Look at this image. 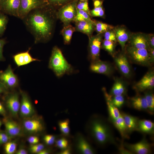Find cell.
<instances>
[{
    "label": "cell",
    "mask_w": 154,
    "mask_h": 154,
    "mask_svg": "<svg viewBox=\"0 0 154 154\" xmlns=\"http://www.w3.org/2000/svg\"><path fill=\"white\" fill-rule=\"evenodd\" d=\"M9 137L6 132H0V145L5 144L8 142Z\"/></svg>",
    "instance_id": "f6af8a7d"
},
{
    "label": "cell",
    "mask_w": 154,
    "mask_h": 154,
    "mask_svg": "<svg viewBox=\"0 0 154 154\" xmlns=\"http://www.w3.org/2000/svg\"><path fill=\"white\" fill-rule=\"evenodd\" d=\"M125 85L121 79H116L112 88L110 95L112 96L123 95L126 91Z\"/></svg>",
    "instance_id": "4316f807"
},
{
    "label": "cell",
    "mask_w": 154,
    "mask_h": 154,
    "mask_svg": "<svg viewBox=\"0 0 154 154\" xmlns=\"http://www.w3.org/2000/svg\"><path fill=\"white\" fill-rule=\"evenodd\" d=\"M112 122L114 126L118 130L123 138H128V133L125 125L123 118L120 114L119 117Z\"/></svg>",
    "instance_id": "83f0119b"
},
{
    "label": "cell",
    "mask_w": 154,
    "mask_h": 154,
    "mask_svg": "<svg viewBox=\"0 0 154 154\" xmlns=\"http://www.w3.org/2000/svg\"><path fill=\"white\" fill-rule=\"evenodd\" d=\"M48 67L58 77L75 72L73 67L67 62L60 49L56 46L52 49Z\"/></svg>",
    "instance_id": "3957f363"
},
{
    "label": "cell",
    "mask_w": 154,
    "mask_h": 154,
    "mask_svg": "<svg viewBox=\"0 0 154 154\" xmlns=\"http://www.w3.org/2000/svg\"><path fill=\"white\" fill-rule=\"evenodd\" d=\"M130 100L131 106L134 109L149 113L148 106L144 96H136L131 98Z\"/></svg>",
    "instance_id": "603a6c76"
},
{
    "label": "cell",
    "mask_w": 154,
    "mask_h": 154,
    "mask_svg": "<svg viewBox=\"0 0 154 154\" xmlns=\"http://www.w3.org/2000/svg\"><path fill=\"white\" fill-rule=\"evenodd\" d=\"M20 3V0H2L0 4V12L18 17Z\"/></svg>",
    "instance_id": "30bf717a"
},
{
    "label": "cell",
    "mask_w": 154,
    "mask_h": 154,
    "mask_svg": "<svg viewBox=\"0 0 154 154\" xmlns=\"http://www.w3.org/2000/svg\"><path fill=\"white\" fill-rule=\"evenodd\" d=\"M104 33L105 40L112 41L116 42L117 41L113 29L108 30Z\"/></svg>",
    "instance_id": "ab89813d"
},
{
    "label": "cell",
    "mask_w": 154,
    "mask_h": 154,
    "mask_svg": "<svg viewBox=\"0 0 154 154\" xmlns=\"http://www.w3.org/2000/svg\"><path fill=\"white\" fill-rule=\"evenodd\" d=\"M1 125H2V123H1V121L0 120V128L1 126Z\"/></svg>",
    "instance_id": "680465c9"
},
{
    "label": "cell",
    "mask_w": 154,
    "mask_h": 154,
    "mask_svg": "<svg viewBox=\"0 0 154 154\" xmlns=\"http://www.w3.org/2000/svg\"><path fill=\"white\" fill-rule=\"evenodd\" d=\"M144 96L147 104L149 113L153 114L154 110V95L151 91H147L145 92Z\"/></svg>",
    "instance_id": "1f68e13d"
},
{
    "label": "cell",
    "mask_w": 154,
    "mask_h": 154,
    "mask_svg": "<svg viewBox=\"0 0 154 154\" xmlns=\"http://www.w3.org/2000/svg\"><path fill=\"white\" fill-rule=\"evenodd\" d=\"M28 141L30 143L33 145L38 143L39 141V139L36 136H31L28 139Z\"/></svg>",
    "instance_id": "c3c4849f"
},
{
    "label": "cell",
    "mask_w": 154,
    "mask_h": 154,
    "mask_svg": "<svg viewBox=\"0 0 154 154\" xmlns=\"http://www.w3.org/2000/svg\"><path fill=\"white\" fill-rule=\"evenodd\" d=\"M130 46L138 49H146L149 50L150 48L147 35L140 33L131 34L128 40Z\"/></svg>",
    "instance_id": "7c38bea8"
},
{
    "label": "cell",
    "mask_w": 154,
    "mask_h": 154,
    "mask_svg": "<svg viewBox=\"0 0 154 154\" xmlns=\"http://www.w3.org/2000/svg\"><path fill=\"white\" fill-rule=\"evenodd\" d=\"M61 154H70L71 153L70 150L69 149H66L60 152Z\"/></svg>",
    "instance_id": "db71d44e"
},
{
    "label": "cell",
    "mask_w": 154,
    "mask_h": 154,
    "mask_svg": "<svg viewBox=\"0 0 154 154\" xmlns=\"http://www.w3.org/2000/svg\"><path fill=\"white\" fill-rule=\"evenodd\" d=\"M0 82L8 89L17 87L19 84L18 80L11 68L9 65L5 70L0 71Z\"/></svg>",
    "instance_id": "9c48e42d"
},
{
    "label": "cell",
    "mask_w": 154,
    "mask_h": 154,
    "mask_svg": "<svg viewBox=\"0 0 154 154\" xmlns=\"http://www.w3.org/2000/svg\"><path fill=\"white\" fill-rule=\"evenodd\" d=\"M4 123L5 132L10 137L21 135L22 132L21 127L16 122L8 119L5 120Z\"/></svg>",
    "instance_id": "44dd1931"
},
{
    "label": "cell",
    "mask_w": 154,
    "mask_h": 154,
    "mask_svg": "<svg viewBox=\"0 0 154 154\" xmlns=\"http://www.w3.org/2000/svg\"><path fill=\"white\" fill-rule=\"evenodd\" d=\"M65 25L61 31V33L63 37L64 44H68L70 42L75 28L70 24Z\"/></svg>",
    "instance_id": "f1b7e54d"
},
{
    "label": "cell",
    "mask_w": 154,
    "mask_h": 154,
    "mask_svg": "<svg viewBox=\"0 0 154 154\" xmlns=\"http://www.w3.org/2000/svg\"><path fill=\"white\" fill-rule=\"evenodd\" d=\"M126 51L128 57L133 62L143 66L151 65L148 50L137 48L129 46L127 47Z\"/></svg>",
    "instance_id": "277c9868"
},
{
    "label": "cell",
    "mask_w": 154,
    "mask_h": 154,
    "mask_svg": "<svg viewBox=\"0 0 154 154\" xmlns=\"http://www.w3.org/2000/svg\"><path fill=\"white\" fill-rule=\"evenodd\" d=\"M123 116L129 133L135 131H137L139 119L126 113L121 112V114Z\"/></svg>",
    "instance_id": "cb8c5ba5"
},
{
    "label": "cell",
    "mask_w": 154,
    "mask_h": 154,
    "mask_svg": "<svg viewBox=\"0 0 154 154\" xmlns=\"http://www.w3.org/2000/svg\"><path fill=\"white\" fill-rule=\"evenodd\" d=\"M77 2L78 0H74L61 7L57 12V18L65 25L74 21L77 12Z\"/></svg>",
    "instance_id": "5b68a950"
},
{
    "label": "cell",
    "mask_w": 154,
    "mask_h": 154,
    "mask_svg": "<svg viewBox=\"0 0 154 154\" xmlns=\"http://www.w3.org/2000/svg\"><path fill=\"white\" fill-rule=\"evenodd\" d=\"M90 14L91 16L93 17H103L104 15V11L102 6L94 8L93 9L90 11Z\"/></svg>",
    "instance_id": "f35d334b"
},
{
    "label": "cell",
    "mask_w": 154,
    "mask_h": 154,
    "mask_svg": "<svg viewBox=\"0 0 154 154\" xmlns=\"http://www.w3.org/2000/svg\"><path fill=\"white\" fill-rule=\"evenodd\" d=\"M58 125L61 132L64 135H68L70 131L69 120L66 119L59 121Z\"/></svg>",
    "instance_id": "e575fe53"
},
{
    "label": "cell",
    "mask_w": 154,
    "mask_h": 154,
    "mask_svg": "<svg viewBox=\"0 0 154 154\" xmlns=\"http://www.w3.org/2000/svg\"><path fill=\"white\" fill-rule=\"evenodd\" d=\"M102 38V34H98L89 37L88 57L91 62L100 59Z\"/></svg>",
    "instance_id": "52a82bcc"
},
{
    "label": "cell",
    "mask_w": 154,
    "mask_h": 154,
    "mask_svg": "<svg viewBox=\"0 0 154 154\" xmlns=\"http://www.w3.org/2000/svg\"><path fill=\"white\" fill-rule=\"evenodd\" d=\"M8 20L6 15L0 12V38L2 36L6 29Z\"/></svg>",
    "instance_id": "836d02e7"
},
{
    "label": "cell",
    "mask_w": 154,
    "mask_h": 154,
    "mask_svg": "<svg viewBox=\"0 0 154 154\" xmlns=\"http://www.w3.org/2000/svg\"><path fill=\"white\" fill-rule=\"evenodd\" d=\"M17 145L14 142H7L5 144V151L7 154H12L14 153L16 149Z\"/></svg>",
    "instance_id": "8d00e7d4"
},
{
    "label": "cell",
    "mask_w": 154,
    "mask_h": 154,
    "mask_svg": "<svg viewBox=\"0 0 154 154\" xmlns=\"http://www.w3.org/2000/svg\"><path fill=\"white\" fill-rule=\"evenodd\" d=\"M90 69L93 72L107 76H110L113 71L112 68L109 63L100 59L91 62Z\"/></svg>",
    "instance_id": "5bb4252c"
},
{
    "label": "cell",
    "mask_w": 154,
    "mask_h": 154,
    "mask_svg": "<svg viewBox=\"0 0 154 154\" xmlns=\"http://www.w3.org/2000/svg\"><path fill=\"white\" fill-rule=\"evenodd\" d=\"M55 136L52 135H46L43 137V140L45 143L48 145L53 144L55 141Z\"/></svg>",
    "instance_id": "ee69618b"
},
{
    "label": "cell",
    "mask_w": 154,
    "mask_h": 154,
    "mask_svg": "<svg viewBox=\"0 0 154 154\" xmlns=\"http://www.w3.org/2000/svg\"><path fill=\"white\" fill-rule=\"evenodd\" d=\"M154 86V73L153 71L147 72L133 86L137 92H139L151 90Z\"/></svg>",
    "instance_id": "8fae6325"
},
{
    "label": "cell",
    "mask_w": 154,
    "mask_h": 154,
    "mask_svg": "<svg viewBox=\"0 0 154 154\" xmlns=\"http://www.w3.org/2000/svg\"><path fill=\"white\" fill-rule=\"evenodd\" d=\"M57 18L55 8L48 4L31 10L22 20L33 36L36 44L46 42L50 40Z\"/></svg>",
    "instance_id": "6da1fadb"
},
{
    "label": "cell",
    "mask_w": 154,
    "mask_h": 154,
    "mask_svg": "<svg viewBox=\"0 0 154 154\" xmlns=\"http://www.w3.org/2000/svg\"><path fill=\"white\" fill-rule=\"evenodd\" d=\"M44 146L43 144H36L32 145L30 148V150L32 153H37L38 154L40 151L44 149Z\"/></svg>",
    "instance_id": "7bdbcfd3"
},
{
    "label": "cell",
    "mask_w": 154,
    "mask_h": 154,
    "mask_svg": "<svg viewBox=\"0 0 154 154\" xmlns=\"http://www.w3.org/2000/svg\"><path fill=\"white\" fill-rule=\"evenodd\" d=\"M148 42L150 48H154V36L153 34L147 35Z\"/></svg>",
    "instance_id": "7dc6e473"
},
{
    "label": "cell",
    "mask_w": 154,
    "mask_h": 154,
    "mask_svg": "<svg viewBox=\"0 0 154 154\" xmlns=\"http://www.w3.org/2000/svg\"><path fill=\"white\" fill-rule=\"evenodd\" d=\"M23 125L27 131L37 133L41 131L43 128L42 123L40 120L37 119H28L23 122Z\"/></svg>",
    "instance_id": "d4e9b609"
},
{
    "label": "cell",
    "mask_w": 154,
    "mask_h": 154,
    "mask_svg": "<svg viewBox=\"0 0 154 154\" xmlns=\"http://www.w3.org/2000/svg\"><path fill=\"white\" fill-rule=\"evenodd\" d=\"M49 153V152L47 150H44V149L40 151L38 154H48Z\"/></svg>",
    "instance_id": "11a10c76"
},
{
    "label": "cell",
    "mask_w": 154,
    "mask_h": 154,
    "mask_svg": "<svg viewBox=\"0 0 154 154\" xmlns=\"http://www.w3.org/2000/svg\"><path fill=\"white\" fill-rule=\"evenodd\" d=\"M77 9L83 10L87 12L90 15V11L87 1H80L77 4Z\"/></svg>",
    "instance_id": "60d3db41"
},
{
    "label": "cell",
    "mask_w": 154,
    "mask_h": 154,
    "mask_svg": "<svg viewBox=\"0 0 154 154\" xmlns=\"http://www.w3.org/2000/svg\"><path fill=\"white\" fill-rule=\"evenodd\" d=\"M6 106L12 115L16 116L19 111L20 104L19 96L17 93L9 94L5 99Z\"/></svg>",
    "instance_id": "2e32d148"
},
{
    "label": "cell",
    "mask_w": 154,
    "mask_h": 154,
    "mask_svg": "<svg viewBox=\"0 0 154 154\" xmlns=\"http://www.w3.org/2000/svg\"><path fill=\"white\" fill-rule=\"evenodd\" d=\"M112 97V101L113 104L118 108H119L125 102L124 98L123 95L114 96Z\"/></svg>",
    "instance_id": "d590c367"
},
{
    "label": "cell",
    "mask_w": 154,
    "mask_h": 154,
    "mask_svg": "<svg viewBox=\"0 0 154 154\" xmlns=\"http://www.w3.org/2000/svg\"><path fill=\"white\" fill-rule=\"evenodd\" d=\"M28 152L25 149L21 148L19 149L17 151L16 154H27Z\"/></svg>",
    "instance_id": "f5cc1de1"
},
{
    "label": "cell",
    "mask_w": 154,
    "mask_h": 154,
    "mask_svg": "<svg viewBox=\"0 0 154 154\" xmlns=\"http://www.w3.org/2000/svg\"><path fill=\"white\" fill-rule=\"evenodd\" d=\"M30 48L26 52L17 54L13 56V59L17 65L19 67L28 64L32 62L40 60L33 58L29 53Z\"/></svg>",
    "instance_id": "ffe728a7"
},
{
    "label": "cell",
    "mask_w": 154,
    "mask_h": 154,
    "mask_svg": "<svg viewBox=\"0 0 154 154\" xmlns=\"http://www.w3.org/2000/svg\"><path fill=\"white\" fill-rule=\"evenodd\" d=\"M94 21V29L98 34H103L106 31L113 29L114 27L107 24L99 21Z\"/></svg>",
    "instance_id": "f546056e"
},
{
    "label": "cell",
    "mask_w": 154,
    "mask_h": 154,
    "mask_svg": "<svg viewBox=\"0 0 154 154\" xmlns=\"http://www.w3.org/2000/svg\"><path fill=\"white\" fill-rule=\"evenodd\" d=\"M48 4L47 0H20L18 17L23 20L31 10Z\"/></svg>",
    "instance_id": "8992f818"
},
{
    "label": "cell",
    "mask_w": 154,
    "mask_h": 154,
    "mask_svg": "<svg viewBox=\"0 0 154 154\" xmlns=\"http://www.w3.org/2000/svg\"><path fill=\"white\" fill-rule=\"evenodd\" d=\"M103 1L101 0H93L94 8L97 7L102 6Z\"/></svg>",
    "instance_id": "f907efd6"
},
{
    "label": "cell",
    "mask_w": 154,
    "mask_h": 154,
    "mask_svg": "<svg viewBox=\"0 0 154 154\" xmlns=\"http://www.w3.org/2000/svg\"><path fill=\"white\" fill-rule=\"evenodd\" d=\"M75 30L84 33L90 37L94 29V21H83L76 22Z\"/></svg>",
    "instance_id": "7402d4cb"
},
{
    "label": "cell",
    "mask_w": 154,
    "mask_h": 154,
    "mask_svg": "<svg viewBox=\"0 0 154 154\" xmlns=\"http://www.w3.org/2000/svg\"><path fill=\"white\" fill-rule=\"evenodd\" d=\"M19 110L21 116L25 117H31L35 112L34 108L28 96L24 92L21 93V100Z\"/></svg>",
    "instance_id": "9a60e30c"
},
{
    "label": "cell",
    "mask_w": 154,
    "mask_h": 154,
    "mask_svg": "<svg viewBox=\"0 0 154 154\" xmlns=\"http://www.w3.org/2000/svg\"><path fill=\"white\" fill-rule=\"evenodd\" d=\"M114 61L118 68L125 77L130 78L131 75V70L125 54L121 53L114 57Z\"/></svg>",
    "instance_id": "4fadbf2b"
},
{
    "label": "cell",
    "mask_w": 154,
    "mask_h": 154,
    "mask_svg": "<svg viewBox=\"0 0 154 154\" xmlns=\"http://www.w3.org/2000/svg\"><path fill=\"white\" fill-rule=\"evenodd\" d=\"M6 43V41L5 39L0 38V61H3L5 60L3 54V50Z\"/></svg>",
    "instance_id": "bcb514c9"
},
{
    "label": "cell",
    "mask_w": 154,
    "mask_h": 154,
    "mask_svg": "<svg viewBox=\"0 0 154 154\" xmlns=\"http://www.w3.org/2000/svg\"><path fill=\"white\" fill-rule=\"evenodd\" d=\"M5 113L3 112L0 109V114L4 115Z\"/></svg>",
    "instance_id": "6f0895ef"
},
{
    "label": "cell",
    "mask_w": 154,
    "mask_h": 154,
    "mask_svg": "<svg viewBox=\"0 0 154 154\" xmlns=\"http://www.w3.org/2000/svg\"><path fill=\"white\" fill-rule=\"evenodd\" d=\"M56 145L58 148L62 150L66 149L68 145V141L64 138H62L57 140Z\"/></svg>",
    "instance_id": "b9f144b4"
},
{
    "label": "cell",
    "mask_w": 154,
    "mask_h": 154,
    "mask_svg": "<svg viewBox=\"0 0 154 154\" xmlns=\"http://www.w3.org/2000/svg\"><path fill=\"white\" fill-rule=\"evenodd\" d=\"M116 42L104 39L102 41L101 47L112 56H115Z\"/></svg>",
    "instance_id": "4dcf8cb0"
},
{
    "label": "cell",
    "mask_w": 154,
    "mask_h": 154,
    "mask_svg": "<svg viewBox=\"0 0 154 154\" xmlns=\"http://www.w3.org/2000/svg\"><path fill=\"white\" fill-rule=\"evenodd\" d=\"M137 131L143 133L153 134L154 132V123L149 120H139Z\"/></svg>",
    "instance_id": "484cf974"
},
{
    "label": "cell",
    "mask_w": 154,
    "mask_h": 154,
    "mask_svg": "<svg viewBox=\"0 0 154 154\" xmlns=\"http://www.w3.org/2000/svg\"><path fill=\"white\" fill-rule=\"evenodd\" d=\"M83 21L92 22L94 21L91 19L90 16L87 12L77 9L76 15L74 21L76 22Z\"/></svg>",
    "instance_id": "d6a6232c"
},
{
    "label": "cell",
    "mask_w": 154,
    "mask_h": 154,
    "mask_svg": "<svg viewBox=\"0 0 154 154\" xmlns=\"http://www.w3.org/2000/svg\"><path fill=\"white\" fill-rule=\"evenodd\" d=\"M102 91L106 99L110 119L111 121L114 120L119 117L121 113L118 108L113 104L112 96L107 92L105 88H102Z\"/></svg>",
    "instance_id": "d6986e66"
},
{
    "label": "cell",
    "mask_w": 154,
    "mask_h": 154,
    "mask_svg": "<svg viewBox=\"0 0 154 154\" xmlns=\"http://www.w3.org/2000/svg\"><path fill=\"white\" fill-rule=\"evenodd\" d=\"M7 88L2 83L0 82V94L6 92Z\"/></svg>",
    "instance_id": "816d5d0a"
},
{
    "label": "cell",
    "mask_w": 154,
    "mask_h": 154,
    "mask_svg": "<svg viewBox=\"0 0 154 154\" xmlns=\"http://www.w3.org/2000/svg\"><path fill=\"white\" fill-rule=\"evenodd\" d=\"M123 145L124 147L131 153L148 154L151 152V145L145 138L135 144L124 143Z\"/></svg>",
    "instance_id": "ba28073f"
},
{
    "label": "cell",
    "mask_w": 154,
    "mask_h": 154,
    "mask_svg": "<svg viewBox=\"0 0 154 154\" xmlns=\"http://www.w3.org/2000/svg\"><path fill=\"white\" fill-rule=\"evenodd\" d=\"M2 1V0H0V4H1V1Z\"/></svg>",
    "instance_id": "91938a15"
},
{
    "label": "cell",
    "mask_w": 154,
    "mask_h": 154,
    "mask_svg": "<svg viewBox=\"0 0 154 154\" xmlns=\"http://www.w3.org/2000/svg\"><path fill=\"white\" fill-rule=\"evenodd\" d=\"M117 41L120 44L122 50L125 48L126 42L129 40L131 34L125 27L118 26L113 29Z\"/></svg>",
    "instance_id": "ac0fdd59"
},
{
    "label": "cell",
    "mask_w": 154,
    "mask_h": 154,
    "mask_svg": "<svg viewBox=\"0 0 154 154\" xmlns=\"http://www.w3.org/2000/svg\"><path fill=\"white\" fill-rule=\"evenodd\" d=\"M0 109L4 113H5V111L4 108L2 104L0 102Z\"/></svg>",
    "instance_id": "9f6ffc18"
},
{
    "label": "cell",
    "mask_w": 154,
    "mask_h": 154,
    "mask_svg": "<svg viewBox=\"0 0 154 154\" xmlns=\"http://www.w3.org/2000/svg\"><path fill=\"white\" fill-rule=\"evenodd\" d=\"M76 146L77 151L81 154H93L95 151L92 147L82 135L78 134L76 139Z\"/></svg>",
    "instance_id": "e0dca14e"
},
{
    "label": "cell",
    "mask_w": 154,
    "mask_h": 154,
    "mask_svg": "<svg viewBox=\"0 0 154 154\" xmlns=\"http://www.w3.org/2000/svg\"><path fill=\"white\" fill-rule=\"evenodd\" d=\"M89 133L98 144L103 145L108 143L116 144L111 128L106 121L100 116H95L89 124Z\"/></svg>",
    "instance_id": "7a4b0ae2"
},
{
    "label": "cell",
    "mask_w": 154,
    "mask_h": 154,
    "mask_svg": "<svg viewBox=\"0 0 154 154\" xmlns=\"http://www.w3.org/2000/svg\"><path fill=\"white\" fill-rule=\"evenodd\" d=\"M48 3L54 7H61L74 0H47Z\"/></svg>",
    "instance_id": "74e56055"
},
{
    "label": "cell",
    "mask_w": 154,
    "mask_h": 154,
    "mask_svg": "<svg viewBox=\"0 0 154 154\" xmlns=\"http://www.w3.org/2000/svg\"><path fill=\"white\" fill-rule=\"evenodd\" d=\"M149 51L150 55V62L151 64L154 61V48H150Z\"/></svg>",
    "instance_id": "681fc988"
}]
</instances>
